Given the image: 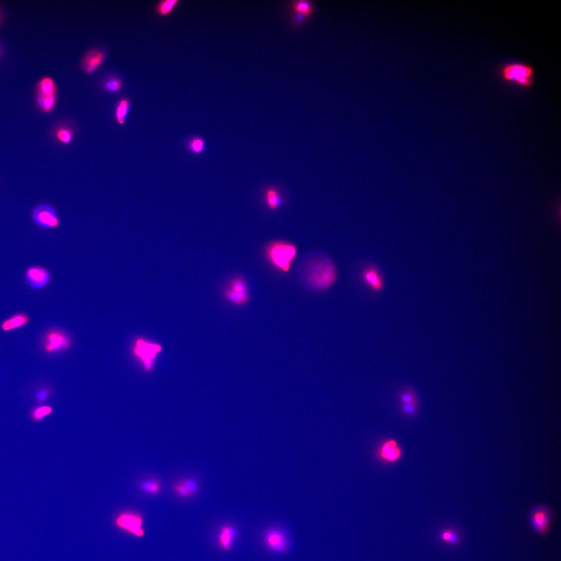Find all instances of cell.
Returning <instances> with one entry per match:
<instances>
[{
	"label": "cell",
	"instance_id": "6da1fadb",
	"mask_svg": "<svg viewBox=\"0 0 561 561\" xmlns=\"http://www.w3.org/2000/svg\"><path fill=\"white\" fill-rule=\"evenodd\" d=\"M304 276L309 285L317 290H325L333 285L337 278L335 266L324 258L311 261L306 266Z\"/></svg>",
	"mask_w": 561,
	"mask_h": 561
},
{
	"label": "cell",
	"instance_id": "7a4b0ae2",
	"mask_svg": "<svg viewBox=\"0 0 561 561\" xmlns=\"http://www.w3.org/2000/svg\"><path fill=\"white\" fill-rule=\"evenodd\" d=\"M295 245L284 241H276L270 243L266 249V256L275 267L287 272L297 255Z\"/></svg>",
	"mask_w": 561,
	"mask_h": 561
},
{
	"label": "cell",
	"instance_id": "3957f363",
	"mask_svg": "<svg viewBox=\"0 0 561 561\" xmlns=\"http://www.w3.org/2000/svg\"><path fill=\"white\" fill-rule=\"evenodd\" d=\"M533 67L522 63L510 64L503 66L501 75L503 80L514 82L525 88H529L533 83Z\"/></svg>",
	"mask_w": 561,
	"mask_h": 561
},
{
	"label": "cell",
	"instance_id": "277c9868",
	"mask_svg": "<svg viewBox=\"0 0 561 561\" xmlns=\"http://www.w3.org/2000/svg\"><path fill=\"white\" fill-rule=\"evenodd\" d=\"M162 351V347L157 343L150 342L143 338L136 339L134 347V354L142 361L144 370L152 372L154 368L155 361L158 354Z\"/></svg>",
	"mask_w": 561,
	"mask_h": 561
},
{
	"label": "cell",
	"instance_id": "5b68a950",
	"mask_svg": "<svg viewBox=\"0 0 561 561\" xmlns=\"http://www.w3.org/2000/svg\"><path fill=\"white\" fill-rule=\"evenodd\" d=\"M225 299L236 306H243L249 301V293L246 283L243 278L237 277L230 283L229 288L224 291Z\"/></svg>",
	"mask_w": 561,
	"mask_h": 561
},
{
	"label": "cell",
	"instance_id": "8992f818",
	"mask_svg": "<svg viewBox=\"0 0 561 561\" xmlns=\"http://www.w3.org/2000/svg\"><path fill=\"white\" fill-rule=\"evenodd\" d=\"M32 219L39 227L45 229H54L58 227L60 222L58 215L51 205L42 204L34 208Z\"/></svg>",
	"mask_w": 561,
	"mask_h": 561
},
{
	"label": "cell",
	"instance_id": "52a82bcc",
	"mask_svg": "<svg viewBox=\"0 0 561 561\" xmlns=\"http://www.w3.org/2000/svg\"><path fill=\"white\" fill-rule=\"evenodd\" d=\"M43 345L46 352L52 353L68 349L71 346V341L63 332L52 329L45 335Z\"/></svg>",
	"mask_w": 561,
	"mask_h": 561
},
{
	"label": "cell",
	"instance_id": "ba28073f",
	"mask_svg": "<svg viewBox=\"0 0 561 561\" xmlns=\"http://www.w3.org/2000/svg\"><path fill=\"white\" fill-rule=\"evenodd\" d=\"M116 523L119 528L136 537H142L145 535L143 519L140 515L131 512L121 513L116 518Z\"/></svg>",
	"mask_w": 561,
	"mask_h": 561
},
{
	"label": "cell",
	"instance_id": "9c48e42d",
	"mask_svg": "<svg viewBox=\"0 0 561 561\" xmlns=\"http://www.w3.org/2000/svg\"><path fill=\"white\" fill-rule=\"evenodd\" d=\"M530 519L533 530L537 534L544 535L548 532L550 525L552 512L546 506H537L531 510Z\"/></svg>",
	"mask_w": 561,
	"mask_h": 561
},
{
	"label": "cell",
	"instance_id": "30bf717a",
	"mask_svg": "<svg viewBox=\"0 0 561 561\" xmlns=\"http://www.w3.org/2000/svg\"><path fill=\"white\" fill-rule=\"evenodd\" d=\"M26 281L29 287L33 290H41L47 286L51 281V274L42 267L29 268L26 273Z\"/></svg>",
	"mask_w": 561,
	"mask_h": 561
},
{
	"label": "cell",
	"instance_id": "8fae6325",
	"mask_svg": "<svg viewBox=\"0 0 561 561\" xmlns=\"http://www.w3.org/2000/svg\"><path fill=\"white\" fill-rule=\"evenodd\" d=\"M264 541L270 550L275 553H282L287 549L288 541L284 533L278 529H271L264 535Z\"/></svg>",
	"mask_w": 561,
	"mask_h": 561
},
{
	"label": "cell",
	"instance_id": "7c38bea8",
	"mask_svg": "<svg viewBox=\"0 0 561 561\" xmlns=\"http://www.w3.org/2000/svg\"><path fill=\"white\" fill-rule=\"evenodd\" d=\"M402 454V450L395 440H389L382 445L379 451L381 459L388 463L398 461Z\"/></svg>",
	"mask_w": 561,
	"mask_h": 561
},
{
	"label": "cell",
	"instance_id": "4fadbf2b",
	"mask_svg": "<svg viewBox=\"0 0 561 561\" xmlns=\"http://www.w3.org/2000/svg\"><path fill=\"white\" fill-rule=\"evenodd\" d=\"M363 282L372 291L380 292L384 288V280L381 274L376 267L370 266L366 268L362 274Z\"/></svg>",
	"mask_w": 561,
	"mask_h": 561
},
{
	"label": "cell",
	"instance_id": "5bb4252c",
	"mask_svg": "<svg viewBox=\"0 0 561 561\" xmlns=\"http://www.w3.org/2000/svg\"><path fill=\"white\" fill-rule=\"evenodd\" d=\"M105 58V55L101 51L93 50L88 52L82 62L83 71L88 74L93 73L104 62Z\"/></svg>",
	"mask_w": 561,
	"mask_h": 561
},
{
	"label": "cell",
	"instance_id": "9a60e30c",
	"mask_svg": "<svg viewBox=\"0 0 561 561\" xmlns=\"http://www.w3.org/2000/svg\"><path fill=\"white\" fill-rule=\"evenodd\" d=\"M237 536V531L231 525H225L220 530L219 542L221 547L225 551H230L233 542Z\"/></svg>",
	"mask_w": 561,
	"mask_h": 561
},
{
	"label": "cell",
	"instance_id": "2e32d148",
	"mask_svg": "<svg viewBox=\"0 0 561 561\" xmlns=\"http://www.w3.org/2000/svg\"><path fill=\"white\" fill-rule=\"evenodd\" d=\"M264 198L267 207L271 210H276L283 204L282 195L276 187H268L264 191Z\"/></svg>",
	"mask_w": 561,
	"mask_h": 561
},
{
	"label": "cell",
	"instance_id": "e0dca14e",
	"mask_svg": "<svg viewBox=\"0 0 561 561\" xmlns=\"http://www.w3.org/2000/svg\"><path fill=\"white\" fill-rule=\"evenodd\" d=\"M29 317L25 314H16L6 320L1 325V329L5 332L13 330L27 324Z\"/></svg>",
	"mask_w": 561,
	"mask_h": 561
},
{
	"label": "cell",
	"instance_id": "ac0fdd59",
	"mask_svg": "<svg viewBox=\"0 0 561 561\" xmlns=\"http://www.w3.org/2000/svg\"><path fill=\"white\" fill-rule=\"evenodd\" d=\"M181 1L180 0H162L157 3L155 11L160 16L166 17L172 13Z\"/></svg>",
	"mask_w": 561,
	"mask_h": 561
},
{
	"label": "cell",
	"instance_id": "d6986e66",
	"mask_svg": "<svg viewBox=\"0 0 561 561\" xmlns=\"http://www.w3.org/2000/svg\"><path fill=\"white\" fill-rule=\"evenodd\" d=\"M37 104L43 112L49 113L53 110L56 103V94H42L37 93Z\"/></svg>",
	"mask_w": 561,
	"mask_h": 561
},
{
	"label": "cell",
	"instance_id": "ffe728a7",
	"mask_svg": "<svg viewBox=\"0 0 561 561\" xmlns=\"http://www.w3.org/2000/svg\"><path fill=\"white\" fill-rule=\"evenodd\" d=\"M130 106V101L127 98L122 99L118 103L115 111V117L118 124L120 125H123L125 123Z\"/></svg>",
	"mask_w": 561,
	"mask_h": 561
},
{
	"label": "cell",
	"instance_id": "44dd1931",
	"mask_svg": "<svg viewBox=\"0 0 561 561\" xmlns=\"http://www.w3.org/2000/svg\"><path fill=\"white\" fill-rule=\"evenodd\" d=\"M397 397L401 404L419 402L416 392L409 386H407L398 392Z\"/></svg>",
	"mask_w": 561,
	"mask_h": 561
},
{
	"label": "cell",
	"instance_id": "7402d4cb",
	"mask_svg": "<svg viewBox=\"0 0 561 561\" xmlns=\"http://www.w3.org/2000/svg\"><path fill=\"white\" fill-rule=\"evenodd\" d=\"M37 93L42 94H56V87L54 80L50 77L42 78L37 84Z\"/></svg>",
	"mask_w": 561,
	"mask_h": 561
},
{
	"label": "cell",
	"instance_id": "603a6c76",
	"mask_svg": "<svg viewBox=\"0 0 561 561\" xmlns=\"http://www.w3.org/2000/svg\"><path fill=\"white\" fill-rule=\"evenodd\" d=\"M291 6L296 13L304 16L312 13L314 9V5L312 1H304V0L293 1Z\"/></svg>",
	"mask_w": 561,
	"mask_h": 561
},
{
	"label": "cell",
	"instance_id": "cb8c5ba5",
	"mask_svg": "<svg viewBox=\"0 0 561 561\" xmlns=\"http://www.w3.org/2000/svg\"><path fill=\"white\" fill-rule=\"evenodd\" d=\"M55 136L57 140L60 143L68 145L72 142L74 132L72 129L64 126L56 130Z\"/></svg>",
	"mask_w": 561,
	"mask_h": 561
},
{
	"label": "cell",
	"instance_id": "d4e9b609",
	"mask_svg": "<svg viewBox=\"0 0 561 561\" xmlns=\"http://www.w3.org/2000/svg\"><path fill=\"white\" fill-rule=\"evenodd\" d=\"M140 486L145 493L152 495L158 494L161 489V483L156 479L145 481L140 484Z\"/></svg>",
	"mask_w": 561,
	"mask_h": 561
},
{
	"label": "cell",
	"instance_id": "484cf974",
	"mask_svg": "<svg viewBox=\"0 0 561 561\" xmlns=\"http://www.w3.org/2000/svg\"><path fill=\"white\" fill-rule=\"evenodd\" d=\"M52 412L53 409L51 406L44 405L33 409L30 415L33 420L39 421L52 414Z\"/></svg>",
	"mask_w": 561,
	"mask_h": 561
},
{
	"label": "cell",
	"instance_id": "4316f807",
	"mask_svg": "<svg viewBox=\"0 0 561 561\" xmlns=\"http://www.w3.org/2000/svg\"><path fill=\"white\" fill-rule=\"evenodd\" d=\"M440 540L451 545H456L460 541V537L457 532L452 530H445L439 535Z\"/></svg>",
	"mask_w": 561,
	"mask_h": 561
},
{
	"label": "cell",
	"instance_id": "83f0119b",
	"mask_svg": "<svg viewBox=\"0 0 561 561\" xmlns=\"http://www.w3.org/2000/svg\"><path fill=\"white\" fill-rule=\"evenodd\" d=\"M205 148V142L200 137H193L188 142V148L191 153L196 154H201Z\"/></svg>",
	"mask_w": 561,
	"mask_h": 561
},
{
	"label": "cell",
	"instance_id": "f1b7e54d",
	"mask_svg": "<svg viewBox=\"0 0 561 561\" xmlns=\"http://www.w3.org/2000/svg\"><path fill=\"white\" fill-rule=\"evenodd\" d=\"M419 407V402L401 404L400 410L403 415L408 417H411L417 414Z\"/></svg>",
	"mask_w": 561,
	"mask_h": 561
},
{
	"label": "cell",
	"instance_id": "f546056e",
	"mask_svg": "<svg viewBox=\"0 0 561 561\" xmlns=\"http://www.w3.org/2000/svg\"><path fill=\"white\" fill-rule=\"evenodd\" d=\"M104 88L110 92H117L122 87L121 80L116 77H111L106 80Z\"/></svg>",
	"mask_w": 561,
	"mask_h": 561
},
{
	"label": "cell",
	"instance_id": "4dcf8cb0",
	"mask_svg": "<svg viewBox=\"0 0 561 561\" xmlns=\"http://www.w3.org/2000/svg\"><path fill=\"white\" fill-rule=\"evenodd\" d=\"M173 489L176 494L182 498H188L191 496L186 486L180 481L174 484Z\"/></svg>",
	"mask_w": 561,
	"mask_h": 561
},
{
	"label": "cell",
	"instance_id": "1f68e13d",
	"mask_svg": "<svg viewBox=\"0 0 561 561\" xmlns=\"http://www.w3.org/2000/svg\"><path fill=\"white\" fill-rule=\"evenodd\" d=\"M187 488L191 497L197 493L198 490V485L196 480L191 478H187L181 481Z\"/></svg>",
	"mask_w": 561,
	"mask_h": 561
},
{
	"label": "cell",
	"instance_id": "d6a6232c",
	"mask_svg": "<svg viewBox=\"0 0 561 561\" xmlns=\"http://www.w3.org/2000/svg\"><path fill=\"white\" fill-rule=\"evenodd\" d=\"M51 391L48 388H42L36 393L35 398L38 403H42L45 401L50 396Z\"/></svg>",
	"mask_w": 561,
	"mask_h": 561
},
{
	"label": "cell",
	"instance_id": "836d02e7",
	"mask_svg": "<svg viewBox=\"0 0 561 561\" xmlns=\"http://www.w3.org/2000/svg\"><path fill=\"white\" fill-rule=\"evenodd\" d=\"M1 15H0V25H1Z\"/></svg>",
	"mask_w": 561,
	"mask_h": 561
}]
</instances>
